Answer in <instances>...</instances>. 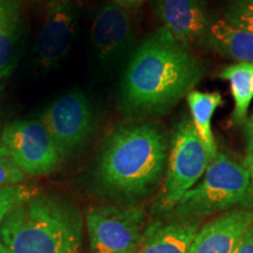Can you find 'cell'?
<instances>
[{
  "label": "cell",
  "instance_id": "cell-1",
  "mask_svg": "<svg viewBox=\"0 0 253 253\" xmlns=\"http://www.w3.org/2000/svg\"><path fill=\"white\" fill-rule=\"evenodd\" d=\"M203 74L201 61L158 28L129 60L120 89L123 108L134 115L166 113L194 90Z\"/></svg>",
  "mask_w": 253,
  "mask_h": 253
},
{
  "label": "cell",
  "instance_id": "cell-2",
  "mask_svg": "<svg viewBox=\"0 0 253 253\" xmlns=\"http://www.w3.org/2000/svg\"><path fill=\"white\" fill-rule=\"evenodd\" d=\"M168 141L154 123L115 129L104 143L97 163V179L112 195L137 198L150 191L163 175Z\"/></svg>",
  "mask_w": 253,
  "mask_h": 253
},
{
  "label": "cell",
  "instance_id": "cell-3",
  "mask_svg": "<svg viewBox=\"0 0 253 253\" xmlns=\"http://www.w3.org/2000/svg\"><path fill=\"white\" fill-rule=\"evenodd\" d=\"M82 226L72 202L38 194L0 224V245L7 253H81Z\"/></svg>",
  "mask_w": 253,
  "mask_h": 253
},
{
  "label": "cell",
  "instance_id": "cell-4",
  "mask_svg": "<svg viewBox=\"0 0 253 253\" xmlns=\"http://www.w3.org/2000/svg\"><path fill=\"white\" fill-rule=\"evenodd\" d=\"M240 207L253 208V184L242 164L218 153L202 178L170 211L173 219H197Z\"/></svg>",
  "mask_w": 253,
  "mask_h": 253
},
{
  "label": "cell",
  "instance_id": "cell-5",
  "mask_svg": "<svg viewBox=\"0 0 253 253\" xmlns=\"http://www.w3.org/2000/svg\"><path fill=\"white\" fill-rule=\"evenodd\" d=\"M216 158L201 140L192 121L183 120L176 126L171 138L169 160L157 208L170 212L181 198L197 183Z\"/></svg>",
  "mask_w": 253,
  "mask_h": 253
},
{
  "label": "cell",
  "instance_id": "cell-6",
  "mask_svg": "<svg viewBox=\"0 0 253 253\" xmlns=\"http://www.w3.org/2000/svg\"><path fill=\"white\" fill-rule=\"evenodd\" d=\"M0 140L8 156L26 175H48L63 160L40 119L8 123L0 132Z\"/></svg>",
  "mask_w": 253,
  "mask_h": 253
},
{
  "label": "cell",
  "instance_id": "cell-7",
  "mask_svg": "<svg viewBox=\"0 0 253 253\" xmlns=\"http://www.w3.org/2000/svg\"><path fill=\"white\" fill-rule=\"evenodd\" d=\"M140 207H97L88 211L86 225L91 253H135L144 231Z\"/></svg>",
  "mask_w": 253,
  "mask_h": 253
},
{
  "label": "cell",
  "instance_id": "cell-8",
  "mask_svg": "<svg viewBox=\"0 0 253 253\" xmlns=\"http://www.w3.org/2000/svg\"><path fill=\"white\" fill-rule=\"evenodd\" d=\"M41 122L54 140L62 158L82 147L94 130V109L82 91L74 90L53 101L41 113Z\"/></svg>",
  "mask_w": 253,
  "mask_h": 253
},
{
  "label": "cell",
  "instance_id": "cell-9",
  "mask_svg": "<svg viewBox=\"0 0 253 253\" xmlns=\"http://www.w3.org/2000/svg\"><path fill=\"white\" fill-rule=\"evenodd\" d=\"M78 7L73 0H52L36 43L38 61L49 68L65 58L78 30Z\"/></svg>",
  "mask_w": 253,
  "mask_h": 253
},
{
  "label": "cell",
  "instance_id": "cell-10",
  "mask_svg": "<svg viewBox=\"0 0 253 253\" xmlns=\"http://www.w3.org/2000/svg\"><path fill=\"white\" fill-rule=\"evenodd\" d=\"M90 39L96 56L102 63L113 65L130 49L134 33L126 8L106 2L95 14Z\"/></svg>",
  "mask_w": 253,
  "mask_h": 253
},
{
  "label": "cell",
  "instance_id": "cell-11",
  "mask_svg": "<svg viewBox=\"0 0 253 253\" xmlns=\"http://www.w3.org/2000/svg\"><path fill=\"white\" fill-rule=\"evenodd\" d=\"M154 8L162 27L183 47L204 42L212 23L205 0H154Z\"/></svg>",
  "mask_w": 253,
  "mask_h": 253
},
{
  "label": "cell",
  "instance_id": "cell-12",
  "mask_svg": "<svg viewBox=\"0 0 253 253\" xmlns=\"http://www.w3.org/2000/svg\"><path fill=\"white\" fill-rule=\"evenodd\" d=\"M253 223L251 209H233L198 230L189 253H235L240 239Z\"/></svg>",
  "mask_w": 253,
  "mask_h": 253
},
{
  "label": "cell",
  "instance_id": "cell-13",
  "mask_svg": "<svg viewBox=\"0 0 253 253\" xmlns=\"http://www.w3.org/2000/svg\"><path fill=\"white\" fill-rule=\"evenodd\" d=\"M198 230L197 219L156 221L145 227L135 253H189Z\"/></svg>",
  "mask_w": 253,
  "mask_h": 253
},
{
  "label": "cell",
  "instance_id": "cell-14",
  "mask_svg": "<svg viewBox=\"0 0 253 253\" xmlns=\"http://www.w3.org/2000/svg\"><path fill=\"white\" fill-rule=\"evenodd\" d=\"M23 36L20 0H0V79L14 71Z\"/></svg>",
  "mask_w": 253,
  "mask_h": 253
},
{
  "label": "cell",
  "instance_id": "cell-15",
  "mask_svg": "<svg viewBox=\"0 0 253 253\" xmlns=\"http://www.w3.org/2000/svg\"><path fill=\"white\" fill-rule=\"evenodd\" d=\"M203 43L238 62L253 63V33L225 19L212 20Z\"/></svg>",
  "mask_w": 253,
  "mask_h": 253
},
{
  "label": "cell",
  "instance_id": "cell-16",
  "mask_svg": "<svg viewBox=\"0 0 253 253\" xmlns=\"http://www.w3.org/2000/svg\"><path fill=\"white\" fill-rule=\"evenodd\" d=\"M219 78L229 82L233 97L231 123L233 126L244 125L253 100V63L238 62L227 66L221 69Z\"/></svg>",
  "mask_w": 253,
  "mask_h": 253
},
{
  "label": "cell",
  "instance_id": "cell-17",
  "mask_svg": "<svg viewBox=\"0 0 253 253\" xmlns=\"http://www.w3.org/2000/svg\"><path fill=\"white\" fill-rule=\"evenodd\" d=\"M191 121L201 140L213 156H217V144L211 129V121L217 108L223 103V97L217 91L205 93V91L191 90L186 96Z\"/></svg>",
  "mask_w": 253,
  "mask_h": 253
},
{
  "label": "cell",
  "instance_id": "cell-18",
  "mask_svg": "<svg viewBox=\"0 0 253 253\" xmlns=\"http://www.w3.org/2000/svg\"><path fill=\"white\" fill-rule=\"evenodd\" d=\"M38 195V188L33 185L15 184L0 188V224L14 209Z\"/></svg>",
  "mask_w": 253,
  "mask_h": 253
},
{
  "label": "cell",
  "instance_id": "cell-19",
  "mask_svg": "<svg viewBox=\"0 0 253 253\" xmlns=\"http://www.w3.org/2000/svg\"><path fill=\"white\" fill-rule=\"evenodd\" d=\"M224 19L253 33V0H233L225 11Z\"/></svg>",
  "mask_w": 253,
  "mask_h": 253
},
{
  "label": "cell",
  "instance_id": "cell-20",
  "mask_svg": "<svg viewBox=\"0 0 253 253\" xmlns=\"http://www.w3.org/2000/svg\"><path fill=\"white\" fill-rule=\"evenodd\" d=\"M25 178L26 173L13 162L11 157H0V188L21 184Z\"/></svg>",
  "mask_w": 253,
  "mask_h": 253
},
{
  "label": "cell",
  "instance_id": "cell-21",
  "mask_svg": "<svg viewBox=\"0 0 253 253\" xmlns=\"http://www.w3.org/2000/svg\"><path fill=\"white\" fill-rule=\"evenodd\" d=\"M235 253H253V223L243 235Z\"/></svg>",
  "mask_w": 253,
  "mask_h": 253
},
{
  "label": "cell",
  "instance_id": "cell-22",
  "mask_svg": "<svg viewBox=\"0 0 253 253\" xmlns=\"http://www.w3.org/2000/svg\"><path fill=\"white\" fill-rule=\"evenodd\" d=\"M243 132H244L248 154H253V115L248 118L243 125Z\"/></svg>",
  "mask_w": 253,
  "mask_h": 253
},
{
  "label": "cell",
  "instance_id": "cell-23",
  "mask_svg": "<svg viewBox=\"0 0 253 253\" xmlns=\"http://www.w3.org/2000/svg\"><path fill=\"white\" fill-rule=\"evenodd\" d=\"M114 4L121 6L125 8H131V7H137L143 0H110Z\"/></svg>",
  "mask_w": 253,
  "mask_h": 253
},
{
  "label": "cell",
  "instance_id": "cell-24",
  "mask_svg": "<svg viewBox=\"0 0 253 253\" xmlns=\"http://www.w3.org/2000/svg\"><path fill=\"white\" fill-rule=\"evenodd\" d=\"M243 167H244L246 171L249 172L250 178H251L253 184V154L246 155L244 158V162H243Z\"/></svg>",
  "mask_w": 253,
  "mask_h": 253
},
{
  "label": "cell",
  "instance_id": "cell-25",
  "mask_svg": "<svg viewBox=\"0 0 253 253\" xmlns=\"http://www.w3.org/2000/svg\"><path fill=\"white\" fill-rule=\"evenodd\" d=\"M5 156H8L7 151H6L4 144H2L1 140H0V157H5Z\"/></svg>",
  "mask_w": 253,
  "mask_h": 253
},
{
  "label": "cell",
  "instance_id": "cell-26",
  "mask_svg": "<svg viewBox=\"0 0 253 253\" xmlns=\"http://www.w3.org/2000/svg\"><path fill=\"white\" fill-rule=\"evenodd\" d=\"M0 253H7V252H6V250L2 248L1 245H0Z\"/></svg>",
  "mask_w": 253,
  "mask_h": 253
},
{
  "label": "cell",
  "instance_id": "cell-27",
  "mask_svg": "<svg viewBox=\"0 0 253 253\" xmlns=\"http://www.w3.org/2000/svg\"><path fill=\"white\" fill-rule=\"evenodd\" d=\"M0 94H1V86H0Z\"/></svg>",
  "mask_w": 253,
  "mask_h": 253
}]
</instances>
